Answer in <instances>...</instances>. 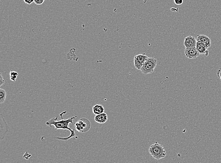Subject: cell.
Wrapping results in <instances>:
<instances>
[{"instance_id": "cell-1", "label": "cell", "mask_w": 221, "mask_h": 163, "mask_svg": "<svg viewBox=\"0 0 221 163\" xmlns=\"http://www.w3.org/2000/svg\"><path fill=\"white\" fill-rule=\"evenodd\" d=\"M67 112H64L60 114V117H61V120H59L58 119V117H56L55 118H52L51 120H49L46 122V124L47 126L50 127H51L52 126H54L55 127V130L59 129H62L64 130H68L70 132L71 134L69 136L67 137H55L56 139H59V140H63V141H67L71 138L74 137L76 136L75 132H74V129H71V128L69 127V124L70 123L73 124V121L75 118H77V116H75L72 117L71 118H68L67 120H64L63 118V114Z\"/></svg>"}, {"instance_id": "cell-2", "label": "cell", "mask_w": 221, "mask_h": 163, "mask_svg": "<svg viewBox=\"0 0 221 163\" xmlns=\"http://www.w3.org/2000/svg\"><path fill=\"white\" fill-rule=\"evenodd\" d=\"M149 153L153 158L157 160L164 158L166 155V151L163 146L157 142L151 145L149 149Z\"/></svg>"}, {"instance_id": "cell-3", "label": "cell", "mask_w": 221, "mask_h": 163, "mask_svg": "<svg viewBox=\"0 0 221 163\" xmlns=\"http://www.w3.org/2000/svg\"><path fill=\"white\" fill-rule=\"evenodd\" d=\"M91 128L90 121L86 118H81L74 124V128L78 132L86 133L90 130Z\"/></svg>"}, {"instance_id": "cell-4", "label": "cell", "mask_w": 221, "mask_h": 163, "mask_svg": "<svg viewBox=\"0 0 221 163\" xmlns=\"http://www.w3.org/2000/svg\"><path fill=\"white\" fill-rule=\"evenodd\" d=\"M157 62L155 58L148 57L140 70L144 74L153 73L157 66Z\"/></svg>"}, {"instance_id": "cell-5", "label": "cell", "mask_w": 221, "mask_h": 163, "mask_svg": "<svg viewBox=\"0 0 221 163\" xmlns=\"http://www.w3.org/2000/svg\"><path fill=\"white\" fill-rule=\"evenodd\" d=\"M148 57H149L145 54H139L135 56L134 58V64L136 69L141 70Z\"/></svg>"}, {"instance_id": "cell-6", "label": "cell", "mask_w": 221, "mask_h": 163, "mask_svg": "<svg viewBox=\"0 0 221 163\" xmlns=\"http://www.w3.org/2000/svg\"><path fill=\"white\" fill-rule=\"evenodd\" d=\"M185 52L186 57L189 59H194L198 57L200 55V53L196 47L186 48Z\"/></svg>"}, {"instance_id": "cell-7", "label": "cell", "mask_w": 221, "mask_h": 163, "mask_svg": "<svg viewBox=\"0 0 221 163\" xmlns=\"http://www.w3.org/2000/svg\"><path fill=\"white\" fill-rule=\"evenodd\" d=\"M196 39L197 42L203 44L208 49L211 46V39L208 36L205 35H197Z\"/></svg>"}, {"instance_id": "cell-8", "label": "cell", "mask_w": 221, "mask_h": 163, "mask_svg": "<svg viewBox=\"0 0 221 163\" xmlns=\"http://www.w3.org/2000/svg\"><path fill=\"white\" fill-rule=\"evenodd\" d=\"M197 39L194 37L189 35L185 39L184 44L186 48L195 47L197 44Z\"/></svg>"}, {"instance_id": "cell-9", "label": "cell", "mask_w": 221, "mask_h": 163, "mask_svg": "<svg viewBox=\"0 0 221 163\" xmlns=\"http://www.w3.org/2000/svg\"><path fill=\"white\" fill-rule=\"evenodd\" d=\"M108 115L106 113H102L100 114L96 115L94 120L96 122L99 124H104L108 121Z\"/></svg>"}, {"instance_id": "cell-10", "label": "cell", "mask_w": 221, "mask_h": 163, "mask_svg": "<svg viewBox=\"0 0 221 163\" xmlns=\"http://www.w3.org/2000/svg\"><path fill=\"white\" fill-rule=\"evenodd\" d=\"M196 48L198 50L199 53H200V54H205L206 56H208V48L205 46L203 44L201 43H199L197 42V44H196Z\"/></svg>"}, {"instance_id": "cell-11", "label": "cell", "mask_w": 221, "mask_h": 163, "mask_svg": "<svg viewBox=\"0 0 221 163\" xmlns=\"http://www.w3.org/2000/svg\"><path fill=\"white\" fill-rule=\"evenodd\" d=\"M104 110H105V109H104V107L102 105H100V104H96L93 108V112L95 115L102 113H104Z\"/></svg>"}, {"instance_id": "cell-12", "label": "cell", "mask_w": 221, "mask_h": 163, "mask_svg": "<svg viewBox=\"0 0 221 163\" xmlns=\"http://www.w3.org/2000/svg\"><path fill=\"white\" fill-rule=\"evenodd\" d=\"M6 92L4 89H0V103H2L5 102L6 98Z\"/></svg>"}, {"instance_id": "cell-13", "label": "cell", "mask_w": 221, "mask_h": 163, "mask_svg": "<svg viewBox=\"0 0 221 163\" xmlns=\"http://www.w3.org/2000/svg\"><path fill=\"white\" fill-rule=\"evenodd\" d=\"M10 80L13 81H15L17 79L18 74L17 72L12 71L10 73Z\"/></svg>"}, {"instance_id": "cell-14", "label": "cell", "mask_w": 221, "mask_h": 163, "mask_svg": "<svg viewBox=\"0 0 221 163\" xmlns=\"http://www.w3.org/2000/svg\"><path fill=\"white\" fill-rule=\"evenodd\" d=\"M4 84H5V80L2 77V73H0V86H2Z\"/></svg>"}, {"instance_id": "cell-15", "label": "cell", "mask_w": 221, "mask_h": 163, "mask_svg": "<svg viewBox=\"0 0 221 163\" xmlns=\"http://www.w3.org/2000/svg\"><path fill=\"white\" fill-rule=\"evenodd\" d=\"M45 0H34V2L38 5H41L44 3Z\"/></svg>"}, {"instance_id": "cell-16", "label": "cell", "mask_w": 221, "mask_h": 163, "mask_svg": "<svg viewBox=\"0 0 221 163\" xmlns=\"http://www.w3.org/2000/svg\"><path fill=\"white\" fill-rule=\"evenodd\" d=\"M174 2L177 5H181L183 3V0H174Z\"/></svg>"}, {"instance_id": "cell-17", "label": "cell", "mask_w": 221, "mask_h": 163, "mask_svg": "<svg viewBox=\"0 0 221 163\" xmlns=\"http://www.w3.org/2000/svg\"><path fill=\"white\" fill-rule=\"evenodd\" d=\"M217 75L218 78L221 80V68H219L217 72Z\"/></svg>"}, {"instance_id": "cell-18", "label": "cell", "mask_w": 221, "mask_h": 163, "mask_svg": "<svg viewBox=\"0 0 221 163\" xmlns=\"http://www.w3.org/2000/svg\"><path fill=\"white\" fill-rule=\"evenodd\" d=\"M25 2L28 4H31L34 2V0H24Z\"/></svg>"}]
</instances>
